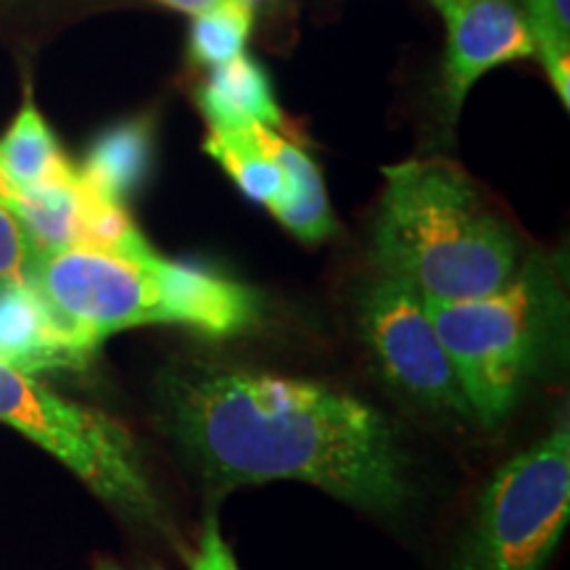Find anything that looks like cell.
I'll return each instance as SVG.
<instances>
[{
    "label": "cell",
    "mask_w": 570,
    "mask_h": 570,
    "mask_svg": "<svg viewBox=\"0 0 570 570\" xmlns=\"http://www.w3.org/2000/svg\"><path fill=\"white\" fill-rule=\"evenodd\" d=\"M164 412L169 431L219 489L304 481L373 510L407 497L394 425L325 383L188 367L164 383Z\"/></svg>",
    "instance_id": "1"
},
{
    "label": "cell",
    "mask_w": 570,
    "mask_h": 570,
    "mask_svg": "<svg viewBox=\"0 0 570 570\" xmlns=\"http://www.w3.org/2000/svg\"><path fill=\"white\" fill-rule=\"evenodd\" d=\"M383 175L373 227V259L383 275L444 304L494 294L518 273L515 235L465 169L449 159H410Z\"/></svg>",
    "instance_id": "2"
},
{
    "label": "cell",
    "mask_w": 570,
    "mask_h": 570,
    "mask_svg": "<svg viewBox=\"0 0 570 570\" xmlns=\"http://www.w3.org/2000/svg\"><path fill=\"white\" fill-rule=\"evenodd\" d=\"M35 285L71 325L104 344L111 333L142 325H183L212 338L238 336L262 320V296L204 267L125 259L90 248L46 254Z\"/></svg>",
    "instance_id": "3"
},
{
    "label": "cell",
    "mask_w": 570,
    "mask_h": 570,
    "mask_svg": "<svg viewBox=\"0 0 570 570\" xmlns=\"http://www.w3.org/2000/svg\"><path fill=\"white\" fill-rule=\"evenodd\" d=\"M425 304L473 415L497 423L537 373L560 327L562 296L552 269L531 256L494 294Z\"/></svg>",
    "instance_id": "4"
},
{
    "label": "cell",
    "mask_w": 570,
    "mask_h": 570,
    "mask_svg": "<svg viewBox=\"0 0 570 570\" xmlns=\"http://www.w3.org/2000/svg\"><path fill=\"white\" fill-rule=\"evenodd\" d=\"M0 423L53 454L114 508L164 529L161 504L138 444L119 420L69 402L0 360Z\"/></svg>",
    "instance_id": "5"
},
{
    "label": "cell",
    "mask_w": 570,
    "mask_h": 570,
    "mask_svg": "<svg viewBox=\"0 0 570 570\" xmlns=\"http://www.w3.org/2000/svg\"><path fill=\"white\" fill-rule=\"evenodd\" d=\"M570 518V431L558 423L483 489L458 570H544Z\"/></svg>",
    "instance_id": "6"
},
{
    "label": "cell",
    "mask_w": 570,
    "mask_h": 570,
    "mask_svg": "<svg viewBox=\"0 0 570 570\" xmlns=\"http://www.w3.org/2000/svg\"><path fill=\"white\" fill-rule=\"evenodd\" d=\"M360 325L377 370L399 394L433 412L473 415L425 298L412 285L381 275L362 296Z\"/></svg>",
    "instance_id": "7"
},
{
    "label": "cell",
    "mask_w": 570,
    "mask_h": 570,
    "mask_svg": "<svg viewBox=\"0 0 570 570\" xmlns=\"http://www.w3.org/2000/svg\"><path fill=\"white\" fill-rule=\"evenodd\" d=\"M446 24L444 98L458 119L470 88L504 63L533 56V40L515 0H431Z\"/></svg>",
    "instance_id": "8"
},
{
    "label": "cell",
    "mask_w": 570,
    "mask_h": 570,
    "mask_svg": "<svg viewBox=\"0 0 570 570\" xmlns=\"http://www.w3.org/2000/svg\"><path fill=\"white\" fill-rule=\"evenodd\" d=\"M98 341L75 327L35 281H0V360L27 375L85 370Z\"/></svg>",
    "instance_id": "9"
},
{
    "label": "cell",
    "mask_w": 570,
    "mask_h": 570,
    "mask_svg": "<svg viewBox=\"0 0 570 570\" xmlns=\"http://www.w3.org/2000/svg\"><path fill=\"white\" fill-rule=\"evenodd\" d=\"M256 132L283 173V190L267 206L269 214L304 244H320L331 238L336 233V217L331 212L317 164L294 140L285 138V132L265 125H256Z\"/></svg>",
    "instance_id": "10"
},
{
    "label": "cell",
    "mask_w": 570,
    "mask_h": 570,
    "mask_svg": "<svg viewBox=\"0 0 570 570\" xmlns=\"http://www.w3.org/2000/svg\"><path fill=\"white\" fill-rule=\"evenodd\" d=\"M196 104L212 130H244L252 125H265L285 132V117L275 101L267 71L246 53L214 67L198 85Z\"/></svg>",
    "instance_id": "11"
},
{
    "label": "cell",
    "mask_w": 570,
    "mask_h": 570,
    "mask_svg": "<svg viewBox=\"0 0 570 570\" xmlns=\"http://www.w3.org/2000/svg\"><path fill=\"white\" fill-rule=\"evenodd\" d=\"M154 161L151 119H130L101 132L90 146L80 175L114 202H127L140 188Z\"/></svg>",
    "instance_id": "12"
},
{
    "label": "cell",
    "mask_w": 570,
    "mask_h": 570,
    "mask_svg": "<svg viewBox=\"0 0 570 570\" xmlns=\"http://www.w3.org/2000/svg\"><path fill=\"white\" fill-rule=\"evenodd\" d=\"M0 169L17 194L77 175V167L63 154L32 98H27L9 132L0 138Z\"/></svg>",
    "instance_id": "13"
},
{
    "label": "cell",
    "mask_w": 570,
    "mask_h": 570,
    "mask_svg": "<svg viewBox=\"0 0 570 570\" xmlns=\"http://www.w3.org/2000/svg\"><path fill=\"white\" fill-rule=\"evenodd\" d=\"M11 212L19 217L21 227L30 235L32 246L38 248L40 256L77 248V230H80V169L69 180L19 190L11 204Z\"/></svg>",
    "instance_id": "14"
},
{
    "label": "cell",
    "mask_w": 570,
    "mask_h": 570,
    "mask_svg": "<svg viewBox=\"0 0 570 570\" xmlns=\"http://www.w3.org/2000/svg\"><path fill=\"white\" fill-rule=\"evenodd\" d=\"M204 151L230 175L240 194L256 204L269 206L283 190V173L262 146L256 125L244 130H209Z\"/></svg>",
    "instance_id": "15"
},
{
    "label": "cell",
    "mask_w": 570,
    "mask_h": 570,
    "mask_svg": "<svg viewBox=\"0 0 570 570\" xmlns=\"http://www.w3.org/2000/svg\"><path fill=\"white\" fill-rule=\"evenodd\" d=\"M77 248L104 252L125 259H151L156 248L142 238L122 202H114L80 175V230Z\"/></svg>",
    "instance_id": "16"
},
{
    "label": "cell",
    "mask_w": 570,
    "mask_h": 570,
    "mask_svg": "<svg viewBox=\"0 0 570 570\" xmlns=\"http://www.w3.org/2000/svg\"><path fill=\"white\" fill-rule=\"evenodd\" d=\"M533 56L550 77L562 106H570V0H520Z\"/></svg>",
    "instance_id": "17"
},
{
    "label": "cell",
    "mask_w": 570,
    "mask_h": 570,
    "mask_svg": "<svg viewBox=\"0 0 570 570\" xmlns=\"http://www.w3.org/2000/svg\"><path fill=\"white\" fill-rule=\"evenodd\" d=\"M254 27V9L238 0H223L198 13L188 32V59L194 67L214 69L244 53Z\"/></svg>",
    "instance_id": "18"
},
{
    "label": "cell",
    "mask_w": 570,
    "mask_h": 570,
    "mask_svg": "<svg viewBox=\"0 0 570 570\" xmlns=\"http://www.w3.org/2000/svg\"><path fill=\"white\" fill-rule=\"evenodd\" d=\"M38 248L9 206L0 204V281H32Z\"/></svg>",
    "instance_id": "19"
},
{
    "label": "cell",
    "mask_w": 570,
    "mask_h": 570,
    "mask_svg": "<svg viewBox=\"0 0 570 570\" xmlns=\"http://www.w3.org/2000/svg\"><path fill=\"white\" fill-rule=\"evenodd\" d=\"M190 570H238L230 547H227L223 533H219L217 515H214V512L206 515L202 544H198L196 558L190 562Z\"/></svg>",
    "instance_id": "20"
},
{
    "label": "cell",
    "mask_w": 570,
    "mask_h": 570,
    "mask_svg": "<svg viewBox=\"0 0 570 570\" xmlns=\"http://www.w3.org/2000/svg\"><path fill=\"white\" fill-rule=\"evenodd\" d=\"M156 3L167 6V9H175V11H183V13H194V17H198V13L214 9V6H219L223 0H156Z\"/></svg>",
    "instance_id": "21"
},
{
    "label": "cell",
    "mask_w": 570,
    "mask_h": 570,
    "mask_svg": "<svg viewBox=\"0 0 570 570\" xmlns=\"http://www.w3.org/2000/svg\"><path fill=\"white\" fill-rule=\"evenodd\" d=\"M13 198H17V190L11 188V183L6 180L3 169H0V204H3V206H9V209H11Z\"/></svg>",
    "instance_id": "22"
},
{
    "label": "cell",
    "mask_w": 570,
    "mask_h": 570,
    "mask_svg": "<svg viewBox=\"0 0 570 570\" xmlns=\"http://www.w3.org/2000/svg\"><path fill=\"white\" fill-rule=\"evenodd\" d=\"M98 570H119V568L111 566V562H101V566H98Z\"/></svg>",
    "instance_id": "23"
},
{
    "label": "cell",
    "mask_w": 570,
    "mask_h": 570,
    "mask_svg": "<svg viewBox=\"0 0 570 570\" xmlns=\"http://www.w3.org/2000/svg\"><path fill=\"white\" fill-rule=\"evenodd\" d=\"M238 3H244V6H248V9H254V6L259 3V0H238Z\"/></svg>",
    "instance_id": "24"
},
{
    "label": "cell",
    "mask_w": 570,
    "mask_h": 570,
    "mask_svg": "<svg viewBox=\"0 0 570 570\" xmlns=\"http://www.w3.org/2000/svg\"><path fill=\"white\" fill-rule=\"evenodd\" d=\"M151 570H161V568H151Z\"/></svg>",
    "instance_id": "25"
}]
</instances>
